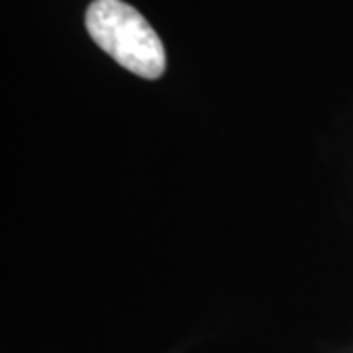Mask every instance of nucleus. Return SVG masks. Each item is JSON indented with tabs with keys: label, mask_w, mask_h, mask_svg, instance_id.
<instances>
[{
	"label": "nucleus",
	"mask_w": 353,
	"mask_h": 353,
	"mask_svg": "<svg viewBox=\"0 0 353 353\" xmlns=\"http://www.w3.org/2000/svg\"><path fill=\"white\" fill-rule=\"evenodd\" d=\"M85 24L92 41L130 73L141 79L165 73L163 41L134 6L122 0H94Z\"/></svg>",
	"instance_id": "nucleus-1"
}]
</instances>
